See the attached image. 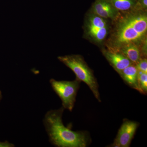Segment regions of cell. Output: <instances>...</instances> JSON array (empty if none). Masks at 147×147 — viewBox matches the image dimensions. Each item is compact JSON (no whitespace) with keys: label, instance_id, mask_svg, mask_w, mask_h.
<instances>
[{"label":"cell","instance_id":"6da1fadb","mask_svg":"<svg viewBox=\"0 0 147 147\" xmlns=\"http://www.w3.org/2000/svg\"><path fill=\"white\" fill-rule=\"evenodd\" d=\"M145 11L134 10L121 13L115 22L108 48L117 50L126 44L139 45L147 39V14Z\"/></svg>","mask_w":147,"mask_h":147},{"label":"cell","instance_id":"7a4b0ae2","mask_svg":"<svg viewBox=\"0 0 147 147\" xmlns=\"http://www.w3.org/2000/svg\"><path fill=\"white\" fill-rule=\"evenodd\" d=\"M65 109L62 106L47 111L43 123L49 141L58 147H87L92 142L89 132L85 130L73 131L64 125L62 116Z\"/></svg>","mask_w":147,"mask_h":147},{"label":"cell","instance_id":"3957f363","mask_svg":"<svg viewBox=\"0 0 147 147\" xmlns=\"http://www.w3.org/2000/svg\"><path fill=\"white\" fill-rule=\"evenodd\" d=\"M58 59L73 71L76 79L86 84L96 100L101 102L97 79L82 56L77 55H65L58 57Z\"/></svg>","mask_w":147,"mask_h":147},{"label":"cell","instance_id":"277c9868","mask_svg":"<svg viewBox=\"0 0 147 147\" xmlns=\"http://www.w3.org/2000/svg\"><path fill=\"white\" fill-rule=\"evenodd\" d=\"M50 83L53 90L60 98L62 107L71 112L73 110L81 82L76 79L72 81H57L52 79Z\"/></svg>","mask_w":147,"mask_h":147},{"label":"cell","instance_id":"5b68a950","mask_svg":"<svg viewBox=\"0 0 147 147\" xmlns=\"http://www.w3.org/2000/svg\"><path fill=\"white\" fill-rule=\"evenodd\" d=\"M85 28L87 36L96 43H102L109 32V26L106 19L92 12L87 16Z\"/></svg>","mask_w":147,"mask_h":147},{"label":"cell","instance_id":"8992f818","mask_svg":"<svg viewBox=\"0 0 147 147\" xmlns=\"http://www.w3.org/2000/svg\"><path fill=\"white\" fill-rule=\"evenodd\" d=\"M139 126L138 122L125 119L114 142L109 146L129 147Z\"/></svg>","mask_w":147,"mask_h":147},{"label":"cell","instance_id":"52a82bcc","mask_svg":"<svg viewBox=\"0 0 147 147\" xmlns=\"http://www.w3.org/2000/svg\"><path fill=\"white\" fill-rule=\"evenodd\" d=\"M91 12L102 18H110L113 21L120 14L109 0H95L92 5Z\"/></svg>","mask_w":147,"mask_h":147},{"label":"cell","instance_id":"ba28073f","mask_svg":"<svg viewBox=\"0 0 147 147\" xmlns=\"http://www.w3.org/2000/svg\"><path fill=\"white\" fill-rule=\"evenodd\" d=\"M102 53L110 65L118 74L132 64L124 55L117 50L108 47V49L102 50Z\"/></svg>","mask_w":147,"mask_h":147},{"label":"cell","instance_id":"9c48e42d","mask_svg":"<svg viewBox=\"0 0 147 147\" xmlns=\"http://www.w3.org/2000/svg\"><path fill=\"white\" fill-rule=\"evenodd\" d=\"M119 74L129 86L140 91L138 83V70L135 64H131Z\"/></svg>","mask_w":147,"mask_h":147},{"label":"cell","instance_id":"30bf717a","mask_svg":"<svg viewBox=\"0 0 147 147\" xmlns=\"http://www.w3.org/2000/svg\"><path fill=\"white\" fill-rule=\"evenodd\" d=\"M120 52L132 63L136 65L142 57L139 45L135 43L126 44L115 50Z\"/></svg>","mask_w":147,"mask_h":147},{"label":"cell","instance_id":"8fae6325","mask_svg":"<svg viewBox=\"0 0 147 147\" xmlns=\"http://www.w3.org/2000/svg\"><path fill=\"white\" fill-rule=\"evenodd\" d=\"M113 6L121 13L129 12L137 9L136 0H109Z\"/></svg>","mask_w":147,"mask_h":147},{"label":"cell","instance_id":"7c38bea8","mask_svg":"<svg viewBox=\"0 0 147 147\" xmlns=\"http://www.w3.org/2000/svg\"><path fill=\"white\" fill-rule=\"evenodd\" d=\"M138 83L140 91L142 94L147 93V73L138 70Z\"/></svg>","mask_w":147,"mask_h":147},{"label":"cell","instance_id":"4fadbf2b","mask_svg":"<svg viewBox=\"0 0 147 147\" xmlns=\"http://www.w3.org/2000/svg\"><path fill=\"white\" fill-rule=\"evenodd\" d=\"M138 71L147 73V60L146 57H142L136 65Z\"/></svg>","mask_w":147,"mask_h":147},{"label":"cell","instance_id":"5bb4252c","mask_svg":"<svg viewBox=\"0 0 147 147\" xmlns=\"http://www.w3.org/2000/svg\"><path fill=\"white\" fill-rule=\"evenodd\" d=\"M137 9L139 10L147 11V0H136Z\"/></svg>","mask_w":147,"mask_h":147},{"label":"cell","instance_id":"9a60e30c","mask_svg":"<svg viewBox=\"0 0 147 147\" xmlns=\"http://www.w3.org/2000/svg\"><path fill=\"white\" fill-rule=\"evenodd\" d=\"M14 145L7 141L2 142L0 141V147H13Z\"/></svg>","mask_w":147,"mask_h":147},{"label":"cell","instance_id":"2e32d148","mask_svg":"<svg viewBox=\"0 0 147 147\" xmlns=\"http://www.w3.org/2000/svg\"><path fill=\"white\" fill-rule=\"evenodd\" d=\"M2 98V93H0V101L1 100Z\"/></svg>","mask_w":147,"mask_h":147},{"label":"cell","instance_id":"e0dca14e","mask_svg":"<svg viewBox=\"0 0 147 147\" xmlns=\"http://www.w3.org/2000/svg\"><path fill=\"white\" fill-rule=\"evenodd\" d=\"M1 92V90H0V93Z\"/></svg>","mask_w":147,"mask_h":147}]
</instances>
